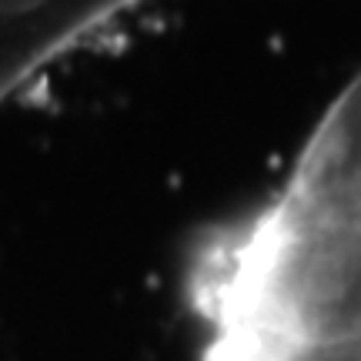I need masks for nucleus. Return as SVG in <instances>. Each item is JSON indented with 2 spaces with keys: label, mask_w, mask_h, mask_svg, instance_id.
Returning a JSON list of instances; mask_svg holds the SVG:
<instances>
[{
  "label": "nucleus",
  "mask_w": 361,
  "mask_h": 361,
  "mask_svg": "<svg viewBox=\"0 0 361 361\" xmlns=\"http://www.w3.org/2000/svg\"><path fill=\"white\" fill-rule=\"evenodd\" d=\"M197 361H361V71L258 204L188 247Z\"/></svg>",
  "instance_id": "nucleus-1"
}]
</instances>
